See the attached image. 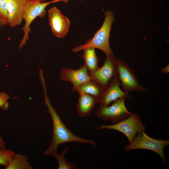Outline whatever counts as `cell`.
Segmentation results:
<instances>
[{
    "instance_id": "5b68a950",
    "label": "cell",
    "mask_w": 169,
    "mask_h": 169,
    "mask_svg": "<svg viewBox=\"0 0 169 169\" xmlns=\"http://www.w3.org/2000/svg\"><path fill=\"white\" fill-rule=\"evenodd\" d=\"M169 144V140H162L151 138L144 131L137 133L132 142L125 146V150L127 151L136 149H147L156 152L161 156L165 162L166 158L164 153L165 147Z\"/></svg>"
},
{
    "instance_id": "3957f363",
    "label": "cell",
    "mask_w": 169,
    "mask_h": 169,
    "mask_svg": "<svg viewBox=\"0 0 169 169\" xmlns=\"http://www.w3.org/2000/svg\"><path fill=\"white\" fill-rule=\"evenodd\" d=\"M54 3V0L41 3L40 0H28L23 16L25 24L22 28L23 35L19 47L21 49L29 39V34L31 32L30 25L34 19L38 17L43 18L45 16L46 7L50 4Z\"/></svg>"
},
{
    "instance_id": "52a82bcc",
    "label": "cell",
    "mask_w": 169,
    "mask_h": 169,
    "mask_svg": "<svg viewBox=\"0 0 169 169\" xmlns=\"http://www.w3.org/2000/svg\"><path fill=\"white\" fill-rule=\"evenodd\" d=\"M125 99L124 98H119L110 106H99L95 111V116L105 121H110L112 124L125 119L131 114L125 106Z\"/></svg>"
},
{
    "instance_id": "5bb4252c",
    "label": "cell",
    "mask_w": 169,
    "mask_h": 169,
    "mask_svg": "<svg viewBox=\"0 0 169 169\" xmlns=\"http://www.w3.org/2000/svg\"><path fill=\"white\" fill-rule=\"evenodd\" d=\"M71 90L78 93L90 95L98 98L104 92L105 88L97 82L91 79L76 88H72Z\"/></svg>"
},
{
    "instance_id": "ba28073f",
    "label": "cell",
    "mask_w": 169,
    "mask_h": 169,
    "mask_svg": "<svg viewBox=\"0 0 169 169\" xmlns=\"http://www.w3.org/2000/svg\"><path fill=\"white\" fill-rule=\"evenodd\" d=\"M89 74L91 79L97 82L105 89L110 79L118 75L115 56L113 54L106 55L103 66Z\"/></svg>"
},
{
    "instance_id": "484cf974",
    "label": "cell",
    "mask_w": 169,
    "mask_h": 169,
    "mask_svg": "<svg viewBox=\"0 0 169 169\" xmlns=\"http://www.w3.org/2000/svg\"><path fill=\"white\" fill-rule=\"evenodd\" d=\"M1 27H0V29H1Z\"/></svg>"
},
{
    "instance_id": "8992f818",
    "label": "cell",
    "mask_w": 169,
    "mask_h": 169,
    "mask_svg": "<svg viewBox=\"0 0 169 169\" xmlns=\"http://www.w3.org/2000/svg\"><path fill=\"white\" fill-rule=\"evenodd\" d=\"M95 128L97 130L108 129L120 131L127 137L130 143L138 132L144 131L145 126L137 114L131 113L127 118L119 123L111 125H101Z\"/></svg>"
},
{
    "instance_id": "7a4b0ae2",
    "label": "cell",
    "mask_w": 169,
    "mask_h": 169,
    "mask_svg": "<svg viewBox=\"0 0 169 169\" xmlns=\"http://www.w3.org/2000/svg\"><path fill=\"white\" fill-rule=\"evenodd\" d=\"M104 14L105 18L103 24L93 38L87 40L84 44L73 48L72 51L74 52H78L86 48L92 47L101 50L106 55L113 54L114 52L110 47L109 39L115 15L109 10L105 12Z\"/></svg>"
},
{
    "instance_id": "d6986e66",
    "label": "cell",
    "mask_w": 169,
    "mask_h": 169,
    "mask_svg": "<svg viewBox=\"0 0 169 169\" xmlns=\"http://www.w3.org/2000/svg\"><path fill=\"white\" fill-rule=\"evenodd\" d=\"M8 94L4 92L0 93V108L4 111L8 110L9 105L8 100L10 99Z\"/></svg>"
},
{
    "instance_id": "9c48e42d",
    "label": "cell",
    "mask_w": 169,
    "mask_h": 169,
    "mask_svg": "<svg viewBox=\"0 0 169 169\" xmlns=\"http://www.w3.org/2000/svg\"><path fill=\"white\" fill-rule=\"evenodd\" d=\"M120 83L118 75L111 78L102 94L98 99L100 107H105L112 101L120 98L131 99L132 97L124 93L120 88Z\"/></svg>"
},
{
    "instance_id": "d4e9b609",
    "label": "cell",
    "mask_w": 169,
    "mask_h": 169,
    "mask_svg": "<svg viewBox=\"0 0 169 169\" xmlns=\"http://www.w3.org/2000/svg\"><path fill=\"white\" fill-rule=\"evenodd\" d=\"M79 0V1H82L83 0Z\"/></svg>"
},
{
    "instance_id": "ffe728a7",
    "label": "cell",
    "mask_w": 169,
    "mask_h": 169,
    "mask_svg": "<svg viewBox=\"0 0 169 169\" xmlns=\"http://www.w3.org/2000/svg\"><path fill=\"white\" fill-rule=\"evenodd\" d=\"M0 15L7 22L8 12L7 0H0Z\"/></svg>"
},
{
    "instance_id": "2e32d148",
    "label": "cell",
    "mask_w": 169,
    "mask_h": 169,
    "mask_svg": "<svg viewBox=\"0 0 169 169\" xmlns=\"http://www.w3.org/2000/svg\"><path fill=\"white\" fill-rule=\"evenodd\" d=\"M6 169H32L33 167L25 155L15 154Z\"/></svg>"
},
{
    "instance_id": "4fadbf2b",
    "label": "cell",
    "mask_w": 169,
    "mask_h": 169,
    "mask_svg": "<svg viewBox=\"0 0 169 169\" xmlns=\"http://www.w3.org/2000/svg\"><path fill=\"white\" fill-rule=\"evenodd\" d=\"M78 93L79 97L76 105L77 113L80 117H85L89 115L94 110L98 98L88 94Z\"/></svg>"
},
{
    "instance_id": "44dd1931",
    "label": "cell",
    "mask_w": 169,
    "mask_h": 169,
    "mask_svg": "<svg viewBox=\"0 0 169 169\" xmlns=\"http://www.w3.org/2000/svg\"><path fill=\"white\" fill-rule=\"evenodd\" d=\"M7 24V21L3 18L0 15V27H4Z\"/></svg>"
},
{
    "instance_id": "277c9868",
    "label": "cell",
    "mask_w": 169,
    "mask_h": 169,
    "mask_svg": "<svg viewBox=\"0 0 169 169\" xmlns=\"http://www.w3.org/2000/svg\"><path fill=\"white\" fill-rule=\"evenodd\" d=\"M116 63L120 85L124 93L129 94L133 91L141 92L148 91L147 89L139 83L135 70L129 67L125 61L123 59H116Z\"/></svg>"
},
{
    "instance_id": "603a6c76",
    "label": "cell",
    "mask_w": 169,
    "mask_h": 169,
    "mask_svg": "<svg viewBox=\"0 0 169 169\" xmlns=\"http://www.w3.org/2000/svg\"><path fill=\"white\" fill-rule=\"evenodd\" d=\"M5 142L0 136V147L3 148H6Z\"/></svg>"
},
{
    "instance_id": "30bf717a",
    "label": "cell",
    "mask_w": 169,
    "mask_h": 169,
    "mask_svg": "<svg viewBox=\"0 0 169 169\" xmlns=\"http://www.w3.org/2000/svg\"><path fill=\"white\" fill-rule=\"evenodd\" d=\"M49 20L52 32L58 38L64 37L68 33L70 26L68 18L54 6L48 11Z\"/></svg>"
},
{
    "instance_id": "cb8c5ba5",
    "label": "cell",
    "mask_w": 169,
    "mask_h": 169,
    "mask_svg": "<svg viewBox=\"0 0 169 169\" xmlns=\"http://www.w3.org/2000/svg\"><path fill=\"white\" fill-rule=\"evenodd\" d=\"M47 0H40L41 2L42 3H45Z\"/></svg>"
},
{
    "instance_id": "7c38bea8",
    "label": "cell",
    "mask_w": 169,
    "mask_h": 169,
    "mask_svg": "<svg viewBox=\"0 0 169 169\" xmlns=\"http://www.w3.org/2000/svg\"><path fill=\"white\" fill-rule=\"evenodd\" d=\"M28 0H7V23L10 27H14L21 24Z\"/></svg>"
},
{
    "instance_id": "ac0fdd59",
    "label": "cell",
    "mask_w": 169,
    "mask_h": 169,
    "mask_svg": "<svg viewBox=\"0 0 169 169\" xmlns=\"http://www.w3.org/2000/svg\"><path fill=\"white\" fill-rule=\"evenodd\" d=\"M15 154V152L11 150L0 147V165L6 168Z\"/></svg>"
},
{
    "instance_id": "e0dca14e",
    "label": "cell",
    "mask_w": 169,
    "mask_h": 169,
    "mask_svg": "<svg viewBox=\"0 0 169 169\" xmlns=\"http://www.w3.org/2000/svg\"><path fill=\"white\" fill-rule=\"evenodd\" d=\"M68 148V147H65L62 152L56 158L58 163V169H74L76 167V165L70 162L65 159Z\"/></svg>"
},
{
    "instance_id": "7402d4cb",
    "label": "cell",
    "mask_w": 169,
    "mask_h": 169,
    "mask_svg": "<svg viewBox=\"0 0 169 169\" xmlns=\"http://www.w3.org/2000/svg\"><path fill=\"white\" fill-rule=\"evenodd\" d=\"M161 72L162 74H164L169 73V64L167 65L166 67L162 68L161 70Z\"/></svg>"
},
{
    "instance_id": "8fae6325",
    "label": "cell",
    "mask_w": 169,
    "mask_h": 169,
    "mask_svg": "<svg viewBox=\"0 0 169 169\" xmlns=\"http://www.w3.org/2000/svg\"><path fill=\"white\" fill-rule=\"evenodd\" d=\"M60 72V79L65 82H71L73 84L72 88H76L91 79L88 69L84 64L76 69L63 68Z\"/></svg>"
},
{
    "instance_id": "9a60e30c",
    "label": "cell",
    "mask_w": 169,
    "mask_h": 169,
    "mask_svg": "<svg viewBox=\"0 0 169 169\" xmlns=\"http://www.w3.org/2000/svg\"><path fill=\"white\" fill-rule=\"evenodd\" d=\"M95 49L94 48L89 47L83 50L84 52L81 57L89 72L94 71L99 68L98 64L99 59L96 55Z\"/></svg>"
},
{
    "instance_id": "6da1fadb",
    "label": "cell",
    "mask_w": 169,
    "mask_h": 169,
    "mask_svg": "<svg viewBox=\"0 0 169 169\" xmlns=\"http://www.w3.org/2000/svg\"><path fill=\"white\" fill-rule=\"evenodd\" d=\"M44 89L45 104L47 106L53 121V130L52 138L49 147L44 152L46 156H52L56 158L58 156V149L61 144L69 142H78L97 146L94 141L80 137L69 130L62 120L59 115L50 102L47 95L45 83L42 84Z\"/></svg>"
}]
</instances>
